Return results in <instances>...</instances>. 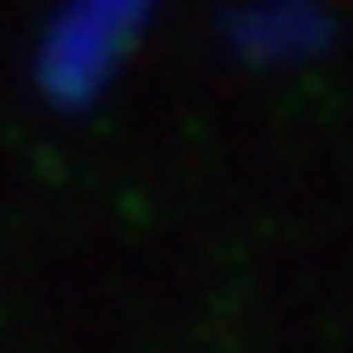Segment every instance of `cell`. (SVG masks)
I'll return each mask as SVG.
<instances>
[{
    "instance_id": "cell-1",
    "label": "cell",
    "mask_w": 353,
    "mask_h": 353,
    "mask_svg": "<svg viewBox=\"0 0 353 353\" xmlns=\"http://www.w3.org/2000/svg\"><path fill=\"white\" fill-rule=\"evenodd\" d=\"M226 52L243 70H301L336 47L330 0H238L220 18Z\"/></svg>"
},
{
    "instance_id": "cell-2",
    "label": "cell",
    "mask_w": 353,
    "mask_h": 353,
    "mask_svg": "<svg viewBox=\"0 0 353 353\" xmlns=\"http://www.w3.org/2000/svg\"><path fill=\"white\" fill-rule=\"evenodd\" d=\"M151 6V0H93V29H99V41L105 47H116V41L134 29V18Z\"/></svg>"
}]
</instances>
